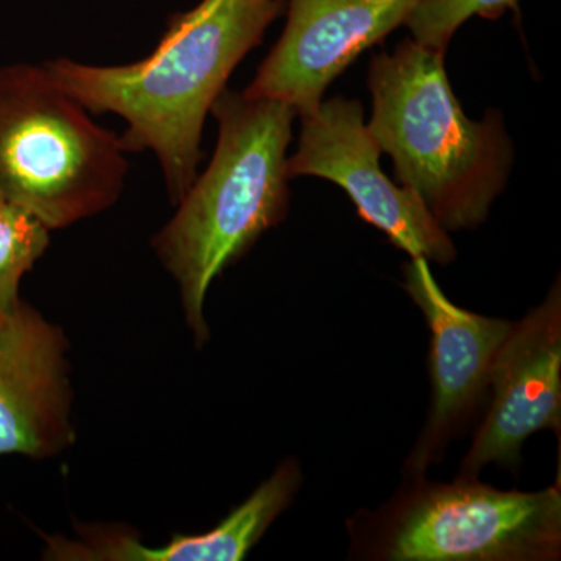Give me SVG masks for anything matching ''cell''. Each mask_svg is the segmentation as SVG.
I'll return each mask as SVG.
<instances>
[{"mask_svg":"<svg viewBox=\"0 0 561 561\" xmlns=\"http://www.w3.org/2000/svg\"><path fill=\"white\" fill-rule=\"evenodd\" d=\"M286 0H201L173 18L149 57L125 66L46 62L51 80L90 113L127 122L125 153L151 150L173 205L197 179L203 125L239 62L260 46Z\"/></svg>","mask_w":561,"mask_h":561,"instance_id":"obj_1","label":"cell"},{"mask_svg":"<svg viewBox=\"0 0 561 561\" xmlns=\"http://www.w3.org/2000/svg\"><path fill=\"white\" fill-rule=\"evenodd\" d=\"M210 113L219 122L213 160L151 242L179 284L197 345L209 339L205 301L210 284L286 217L287 147L297 117L286 103L228 90Z\"/></svg>","mask_w":561,"mask_h":561,"instance_id":"obj_2","label":"cell"},{"mask_svg":"<svg viewBox=\"0 0 561 561\" xmlns=\"http://www.w3.org/2000/svg\"><path fill=\"white\" fill-rule=\"evenodd\" d=\"M3 203H5V202H3V198H2V197H0V206H2V205H3Z\"/></svg>","mask_w":561,"mask_h":561,"instance_id":"obj_14","label":"cell"},{"mask_svg":"<svg viewBox=\"0 0 561 561\" xmlns=\"http://www.w3.org/2000/svg\"><path fill=\"white\" fill-rule=\"evenodd\" d=\"M300 485V465L287 459L219 526L205 534L173 535L171 541L158 546L154 557L160 561L243 560L272 523L289 507Z\"/></svg>","mask_w":561,"mask_h":561,"instance_id":"obj_11","label":"cell"},{"mask_svg":"<svg viewBox=\"0 0 561 561\" xmlns=\"http://www.w3.org/2000/svg\"><path fill=\"white\" fill-rule=\"evenodd\" d=\"M49 231L20 206H0V308L11 309L21 301V280L46 253Z\"/></svg>","mask_w":561,"mask_h":561,"instance_id":"obj_12","label":"cell"},{"mask_svg":"<svg viewBox=\"0 0 561 561\" xmlns=\"http://www.w3.org/2000/svg\"><path fill=\"white\" fill-rule=\"evenodd\" d=\"M61 328L27 302L0 308V457H57L76 440Z\"/></svg>","mask_w":561,"mask_h":561,"instance_id":"obj_10","label":"cell"},{"mask_svg":"<svg viewBox=\"0 0 561 561\" xmlns=\"http://www.w3.org/2000/svg\"><path fill=\"white\" fill-rule=\"evenodd\" d=\"M128 162L119 136L51 80L46 66L0 68V197L61 230L108 209Z\"/></svg>","mask_w":561,"mask_h":561,"instance_id":"obj_4","label":"cell"},{"mask_svg":"<svg viewBox=\"0 0 561 561\" xmlns=\"http://www.w3.org/2000/svg\"><path fill=\"white\" fill-rule=\"evenodd\" d=\"M491 402L460 478L476 479L489 463L516 470L524 442L540 431H561V290L512 324L491 364Z\"/></svg>","mask_w":561,"mask_h":561,"instance_id":"obj_8","label":"cell"},{"mask_svg":"<svg viewBox=\"0 0 561 561\" xmlns=\"http://www.w3.org/2000/svg\"><path fill=\"white\" fill-rule=\"evenodd\" d=\"M368 88V128L401 186L419 195L446 232L483 224L513 161L500 114L471 121L453 94L445 54L413 39L373 58Z\"/></svg>","mask_w":561,"mask_h":561,"instance_id":"obj_3","label":"cell"},{"mask_svg":"<svg viewBox=\"0 0 561 561\" xmlns=\"http://www.w3.org/2000/svg\"><path fill=\"white\" fill-rule=\"evenodd\" d=\"M427 262L412 257L404 265V289L431 331V409L404 465L411 481L424 478L427 468L442 460L449 442L489 398L491 364L513 324L454 305Z\"/></svg>","mask_w":561,"mask_h":561,"instance_id":"obj_7","label":"cell"},{"mask_svg":"<svg viewBox=\"0 0 561 561\" xmlns=\"http://www.w3.org/2000/svg\"><path fill=\"white\" fill-rule=\"evenodd\" d=\"M301 117L297 153L287 158L289 179L319 176L339 184L365 221L411 257L437 264L456 260V247L419 195L382 172L376 142L359 101L334 98Z\"/></svg>","mask_w":561,"mask_h":561,"instance_id":"obj_6","label":"cell"},{"mask_svg":"<svg viewBox=\"0 0 561 561\" xmlns=\"http://www.w3.org/2000/svg\"><path fill=\"white\" fill-rule=\"evenodd\" d=\"M519 0H419L405 25L413 41L445 54L454 33L472 16L496 20L507 10H516Z\"/></svg>","mask_w":561,"mask_h":561,"instance_id":"obj_13","label":"cell"},{"mask_svg":"<svg viewBox=\"0 0 561 561\" xmlns=\"http://www.w3.org/2000/svg\"><path fill=\"white\" fill-rule=\"evenodd\" d=\"M419 0H289L283 35L243 91L311 113L360 54L405 24Z\"/></svg>","mask_w":561,"mask_h":561,"instance_id":"obj_9","label":"cell"},{"mask_svg":"<svg viewBox=\"0 0 561 561\" xmlns=\"http://www.w3.org/2000/svg\"><path fill=\"white\" fill-rule=\"evenodd\" d=\"M371 515L362 552L389 561H548L561 551V490H497L476 479L411 481Z\"/></svg>","mask_w":561,"mask_h":561,"instance_id":"obj_5","label":"cell"}]
</instances>
